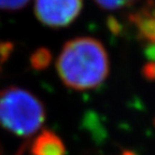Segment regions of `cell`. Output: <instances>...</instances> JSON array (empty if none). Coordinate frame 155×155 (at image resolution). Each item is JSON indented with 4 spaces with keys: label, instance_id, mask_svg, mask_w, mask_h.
<instances>
[{
    "label": "cell",
    "instance_id": "52a82bcc",
    "mask_svg": "<svg viewBox=\"0 0 155 155\" xmlns=\"http://www.w3.org/2000/svg\"><path fill=\"white\" fill-rule=\"evenodd\" d=\"M94 1L101 9L108 10V11H115V10L129 7L137 2L138 0H94Z\"/></svg>",
    "mask_w": 155,
    "mask_h": 155
},
{
    "label": "cell",
    "instance_id": "8992f818",
    "mask_svg": "<svg viewBox=\"0 0 155 155\" xmlns=\"http://www.w3.org/2000/svg\"><path fill=\"white\" fill-rule=\"evenodd\" d=\"M31 64L36 69H44L51 63V53L48 50L41 48L37 50L31 56Z\"/></svg>",
    "mask_w": 155,
    "mask_h": 155
},
{
    "label": "cell",
    "instance_id": "ba28073f",
    "mask_svg": "<svg viewBox=\"0 0 155 155\" xmlns=\"http://www.w3.org/2000/svg\"><path fill=\"white\" fill-rule=\"evenodd\" d=\"M30 0H0V10L2 11H17L21 10Z\"/></svg>",
    "mask_w": 155,
    "mask_h": 155
},
{
    "label": "cell",
    "instance_id": "277c9868",
    "mask_svg": "<svg viewBox=\"0 0 155 155\" xmlns=\"http://www.w3.org/2000/svg\"><path fill=\"white\" fill-rule=\"evenodd\" d=\"M30 155H66V148L55 133L44 129L32 141Z\"/></svg>",
    "mask_w": 155,
    "mask_h": 155
},
{
    "label": "cell",
    "instance_id": "6da1fadb",
    "mask_svg": "<svg viewBox=\"0 0 155 155\" xmlns=\"http://www.w3.org/2000/svg\"><path fill=\"white\" fill-rule=\"evenodd\" d=\"M56 69L66 86L75 91L93 90L109 74V56L99 40L79 37L64 45Z\"/></svg>",
    "mask_w": 155,
    "mask_h": 155
},
{
    "label": "cell",
    "instance_id": "9c48e42d",
    "mask_svg": "<svg viewBox=\"0 0 155 155\" xmlns=\"http://www.w3.org/2000/svg\"><path fill=\"white\" fill-rule=\"evenodd\" d=\"M11 52H12V44L9 42H0V69L5 61H8Z\"/></svg>",
    "mask_w": 155,
    "mask_h": 155
},
{
    "label": "cell",
    "instance_id": "3957f363",
    "mask_svg": "<svg viewBox=\"0 0 155 155\" xmlns=\"http://www.w3.org/2000/svg\"><path fill=\"white\" fill-rule=\"evenodd\" d=\"M82 7L83 0H36L35 14L45 26L61 28L70 25Z\"/></svg>",
    "mask_w": 155,
    "mask_h": 155
},
{
    "label": "cell",
    "instance_id": "5b68a950",
    "mask_svg": "<svg viewBox=\"0 0 155 155\" xmlns=\"http://www.w3.org/2000/svg\"><path fill=\"white\" fill-rule=\"evenodd\" d=\"M130 22L141 39L155 44V5H147L130 15Z\"/></svg>",
    "mask_w": 155,
    "mask_h": 155
},
{
    "label": "cell",
    "instance_id": "7a4b0ae2",
    "mask_svg": "<svg viewBox=\"0 0 155 155\" xmlns=\"http://www.w3.org/2000/svg\"><path fill=\"white\" fill-rule=\"evenodd\" d=\"M45 110L28 91L10 86L0 91V125L19 137H29L43 125Z\"/></svg>",
    "mask_w": 155,
    "mask_h": 155
}]
</instances>
